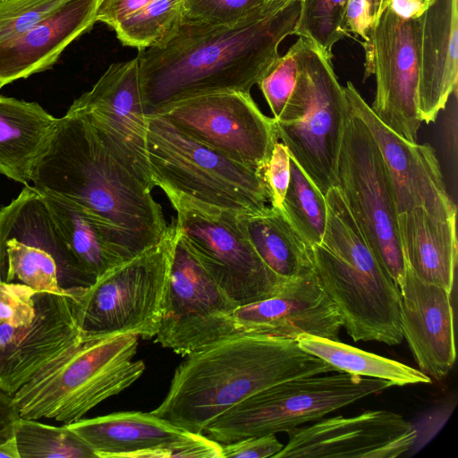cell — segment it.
<instances>
[{
  "label": "cell",
  "instance_id": "34",
  "mask_svg": "<svg viewBox=\"0 0 458 458\" xmlns=\"http://www.w3.org/2000/svg\"><path fill=\"white\" fill-rule=\"evenodd\" d=\"M69 0H0V45L23 34Z\"/></svg>",
  "mask_w": 458,
  "mask_h": 458
},
{
  "label": "cell",
  "instance_id": "4",
  "mask_svg": "<svg viewBox=\"0 0 458 458\" xmlns=\"http://www.w3.org/2000/svg\"><path fill=\"white\" fill-rule=\"evenodd\" d=\"M318 281L354 341L400 344V290L379 264L346 207L327 213L322 241L311 248Z\"/></svg>",
  "mask_w": 458,
  "mask_h": 458
},
{
  "label": "cell",
  "instance_id": "37",
  "mask_svg": "<svg viewBox=\"0 0 458 458\" xmlns=\"http://www.w3.org/2000/svg\"><path fill=\"white\" fill-rule=\"evenodd\" d=\"M140 458H223L222 445L203 433L185 431L177 439L145 452Z\"/></svg>",
  "mask_w": 458,
  "mask_h": 458
},
{
  "label": "cell",
  "instance_id": "20",
  "mask_svg": "<svg viewBox=\"0 0 458 458\" xmlns=\"http://www.w3.org/2000/svg\"><path fill=\"white\" fill-rule=\"evenodd\" d=\"M176 234L166 312L155 342L188 356L207 345L222 316L238 305L204 269L177 229Z\"/></svg>",
  "mask_w": 458,
  "mask_h": 458
},
{
  "label": "cell",
  "instance_id": "6",
  "mask_svg": "<svg viewBox=\"0 0 458 458\" xmlns=\"http://www.w3.org/2000/svg\"><path fill=\"white\" fill-rule=\"evenodd\" d=\"M147 155L155 187L165 196L236 215L257 213L269 202L261 170L202 144L159 115L148 116Z\"/></svg>",
  "mask_w": 458,
  "mask_h": 458
},
{
  "label": "cell",
  "instance_id": "35",
  "mask_svg": "<svg viewBox=\"0 0 458 458\" xmlns=\"http://www.w3.org/2000/svg\"><path fill=\"white\" fill-rule=\"evenodd\" d=\"M267 0H182L183 21L231 24L258 11Z\"/></svg>",
  "mask_w": 458,
  "mask_h": 458
},
{
  "label": "cell",
  "instance_id": "22",
  "mask_svg": "<svg viewBox=\"0 0 458 458\" xmlns=\"http://www.w3.org/2000/svg\"><path fill=\"white\" fill-rule=\"evenodd\" d=\"M99 0H69L23 34L0 45V89L51 68L96 22Z\"/></svg>",
  "mask_w": 458,
  "mask_h": 458
},
{
  "label": "cell",
  "instance_id": "38",
  "mask_svg": "<svg viewBox=\"0 0 458 458\" xmlns=\"http://www.w3.org/2000/svg\"><path fill=\"white\" fill-rule=\"evenodd\" d=\"M262 174L270 206L281 208L290 181V154L283 142L278 140L275 144Z\"/></svg>",
  "mask_w": 458,
  "mask_h": 458
},
{
  "label": "cell",
  "instance_id": "39",
  "mask_svg": "<svg viewBox=\"0 0 458 458\" xmlns=\"http://www.w3.org/2000/svg\"><path fill=\"white\" fill-rule=\"evenodd\" d=\"M221 445L223 458H274L284 447L276 434L249 437Z\"/></svg>",
  "mask_w": 458,
  "mask_h": 458
},
{
  "label": "cell",
  "instance_id": "44",
  "mask_svg": "<svg viewBox=\"0 0 458 458\" xmlns=\"http://www.w3.org/2000/svg\"><path fill=\"white\" fill-rule=\"evenodd\" d=\"M390 0H366L372 26L377 21L383 12L388 7Z\"/></svg>",
  "mask_w": 458,
  "mask_h": 458
},
{
  "label": "cell",
  "instance_id": "18",
  "mask_svg": "<svg viewBox=\"0 0 458 458\" xmlns=\"http://www.w3.org/2000/svg\"><path fill=\"white\" fill-rule=\"evenodd\" d=\"M287 435V444L274 458H394L414 445L418 430L398 413L369 410L321 418Z\"/></svg>",
  "mask_w": 458,
  "mask_h": 458
},
{
  "label": "cell",
  "instance_id": "41",
  "mask_svg": "<svg viewBox=\"0 0 458 458\" xmlns=\"http://www.w3.org/2000/svg\"><path fill=\"white\" fill-rule=\"evenodd\" d=\"M149 0H99L96 21L113 28L120 21L132 13Z\"/></svg>",
  "mask_w": 458,
  "mask_h": 458
},
{
  "label": "cell",
  "instance_id": "40",
  "mask_svg": "<svg viewBox=\"0 0 458 458\" xmlns=\"http://www.w3.org/2000/svg\"><path fill=\"white\" fill-rule=\"evenodd\" d=\"M347 32L359 36L364 48L369 45L372 21L369 14L366 0H349L344 17Z\"/></svg>",
  "mask_w": 458,
  "mask_h": 458
},
{
  "label": "cell",
  "instance_id": "15",
  "mask_svg": "<svg viewBox=\"0 0 458 458\" xmlns=\"http://www.w3.org/2000/svg\"><path fill=\"white\" fill-rule=\"evenodd\" d=\"M418 19H403L387 7L372 26L365 47V77L376 76L373 113L409 142L422 123L418 109L420 79Z\"/></svg>",
  "mask_w": 458,
  "mask_h": 458
},
{
  "label": "cell",
  "instance_id": "26",
  "mask_svg": "<svg viewBox=\"0 0 458 458\" xmlns=\"http://www.w3.org/2000/svg\"><path fill=\"white\" fill-rule=\"evenodd\" d=\"M97 458H140L180 437L185 430L150 412L119 411L65 424Z\"/></svg>",
  "mask_w": 458,
  "mask_h": 458
},
{
  "label": "cell",
  "instance_id": "17",
  "mask_svg": "<svg viewBox=\"0 0 458 458\" xmlns=\"http://www.w3.org/2000/svg\"><path fill=\"white\" fill-rule=\"evenodd\" d=\"M85 114L111 153L150 190L145 114L136 56L111 64L92 88L71 105Z\"/></svg>",
  "mask_w": 458,
  "mask_h": 458
},
{
  "label": "cell",
  "instance_id": "36",
  "mask_svg": "<svg viewBox=\"0 0 458 458\" xmlns=\"http://www.w3.org/2000/svg\"><path fill=\"white\" fill-rule=\"evenodd\" d=\"M298 56L295 46L279 56L258 82L268 106L276 119L286 105L296 84Z\"/></svg>",
  "mask_w": 458,
  "mask_h": 458
},
{
  "label": "cell",
  "instance_id": "25",
  "mask_svg": "<svg viewBox=\"0 0 458 458\" xmlns=\"http://www.w3.org/2000/svg\"><path fill=\"white\" fill-rule=\"evenodd\" d=\"M405 266L421 281L453 291L457 263L456 217L442 218L421 207L398 214Z\"/></svg>",
  "mask_w": 458,
  "mask_h": 458
},
{
  "label": "cell",
  "instance_id": "29",
  "mask_svg": "<svg viewBox=\"0 0 458 458\" xmlns=\"http://www.w3.org/2000/svg\"><path fill=\"white\" fill-rule=\"evenodd\" d=\"M296 341L303 351L320 358L339 371L388 380L399 386L431 383V378L421 370L339 341L306 335L299 336Z\"/></svg>",
  "mask_w": 458,
  "mask_h": 458
},
{
  "label": "cell",
  "instance_id": "28",
  "mask_svg": "<svg viewBox=\"0 0 458 458\" xmlns=\"http://www.w3.org/2000/svg\"><path fill=\"white\" fill-rule=\"evenodd\" d=\"M239 221L263 262L278 276L288 280L311 267V248L289 222L281 208L240 215Z\"/></svg>",
  "mask_w": 458,
  "mask_h": 458
},
{
  "label": "cell",
  "instance_id": "23",
  "mask_svg": "<svg viewBox=\"0 0 458 458\" xmlns=\"http://www.w3.org/2000/svg\"><path fill=\"white\" fill-rule=\"evenodd\" d=\"M419 24L418 109L429 123L457 91L458 0H433Z\"/></svg>",
  "mask_w": 458,
  "mask_h": 458
},
{
  "label": "cell",
  "instance_id": "24",
  "mask_svg": "<svg viewBox=\"0 0 458 458\" xmlns=\"http://www.w3.org/2000/svg\"><path fill=\"white\" fill-rule=\"evenodd\" d=\"M41 196L75 263L94 281L136 256L127 238L98 216L64 199Z\"/></svg>",
  "mask_w": 458,
  "mask_h": 458
},
{
  "label": "cell",
  "instance_id": "30",
  "mask_svg": "<svg viewBox=\"0 0 458 458\" xmlns=\"http://www.w3.org/2000/svg\"><path fill=\"white\" fill-rule=\"evenodd\" d=\"M281 208L309 247L321 242L327 214L326 197L291 156L290 181Z\"/></svg>",
  "mask_w": 458,
  "mask_h": 458
},
{
  "label": "cell",
  "instance_id": "1",
  "mask_svg": "<svg viewBox=\"0 0 458 458\" xmlns=\"http://www.w3.org/2000/svg\"><path fill=\"white\" fill-rule=\"evenodd\" d=\"M301 0L267 1L231 24L182 21L164 44L140 50L141 95L147 116L192 97L224 91L250 93L293 35Z\"/></svg>",
  "mask_w": 458,
  "mask_h": 458
},
{
  "label": "cell",
  "instance_id": "8",
  "mask_svg": "<svg viewBox=\"0 0 458 458\" xmlns=\"http://www.w3.org/2000/svg\"><path fill=\"white\" fill-rule=\"evenodd\" d=\"M172 221L157 244L107 270L77 294L81 335L103 338L156 336L167 307L170 272L176 243Z\"/></svg>",
  "mask_w": 458,
  "mask_h": 458
},
{
  "label": "cell",
  "instance_id": "32",
  "mask_svg": "<svg viewBox=\"0 0 458 458\" xmlns=\"http://www.w3.org/2000/svg\"><path fill=\"white\" fill-rule=\"evenodd\" d=\"M14 437L20 458H97L89 445L64 426L20 418Z\"/></svg>",
  "mask_w": 458,
  "mask_h": 458
},
{
  "label": "cell",
  "instance_id": "2",
  "mask_svg": "<svg viewBox=\"0 0 458 458\" xmlns=\"http://www.w3.org/2000/svg\"><path fill=\"white\" fill-rule=\"evenodd\" d=\"M31 186L76 203L118 229L136 255L169 232L151 191L106 147L80 110L69 107L36 162Z\"/></svg>",
  "mask_w": 458,
  "mask_h": 458
},
{
  "label": "cell",
  "instance_id": "14",
  "mask_svg": "<svg viewBox=\"0 0 458 458\" xmlns=\"http://www.w3.org/2000/svg\"><path fill=\"white\" fill-rule=\"evenodd\" d=\"M154 115L216 151L261 171L278 141L274 118L265 115L247 92L196 96Z\"/></svg>",
  "mask_w": 458,
  "mask_h": 458
},
{
  "label": "cell",
  "instance_id": "13",
  "mask_svg": "<svg viewBox=\"0 0 458 458\" xmlns=\"http://www.w3.org/2000/svg\"><path fill=\"white\" fill-rule=\"evenodd\" d=\"M0 277L53 293L94 283L75 263L43 197L31 185L0 208Z\"/></svg>",
  "mask_w": 458,
  "mask_h": 458
},
{
  "label": "cell",
  "instance_id": "27",
  "mask_svg": "<svg viewBox=\"0 0 458 458\" xmlns=\"http://www.w3.org/2000/svg\"><path fill=\"white\" fill-rule=\"evenodd\" d=\"M56 121L37 102L0 96V174L30 185Z\"/></svg>",
  "mask_w": 458,
  "mask_h": 458
},
{
  "label": "cell",
  "instance_id": "5",
  "mask_svg": "<svg viewBox=\"0 0 458 458\" xmlns=\"http://www.w3.org/2000/svg\"><path fill=\"white\" fill-rule=\"evenodd\" d=\"M139 336L79 337L13 394L20 416L69 424L131 386L144 373Z\"/></svg>",
  "mask_w": 458,
  "mask_h": 458
},
{
  "label": "cell",
  "instance_id": "19",
  "mask_svg": "<svg viewBox=\"0 0 458 458\" xmlns=\"http://www.w3.org/2000/svg\"><path fill=\"white\" fill-rule=\"evenodd\" d=\"M351 110L373 136L391 181L397 214L421 207L442 218L456 217V206L446 191L435 150L428 144L411 143L384 124L355 86L344 87Z\"/></svg>",
  "mask_w": 458,
  "mask_h": 458
},
{
  "label": "cell",
  "instance_id": "10",
  "mask_svg": "<svg viewBox=\"0 0 458 458\" xmlns=\"http://www.w3.org/2000/svg\"><path fill=\"white\" fill-rule=\"evenodd\" d=\"M81 289L38 291L0 277L1 391L13 395L79 337L76 308Z\"/></svg>",
  "mask_w": 458,
  "mask_h": 458
},
{
  "label": "cell",
  "instance_id": "3",
  "mask_svg": "<svg viewBox=\"0 0 458 458\" xmlns=\"http://www.w3.org/2000/svg\"><path fill=\"white\" fill-rule=\"evenodd\" d=\"M334 371L339 370L294 339L231 337L189 354L151 412L185 431L203 433L222 413L266 388Z\"/></svg>",
  "mask_w": 458,
  "mask_h": 458
},
{
  "label": "cell",
  "instance_id": "9",
  "mask_svg": "<svg viewBox=\"0 0 458 458\" xmlns=\"http://www.w3.org/2000/svg\"><path fill=\"white\" fill-rule=\"evenodd\" d=\"M394 386L388 380L334 371L284 381L230 408L203 434L220 444L288 432Z\"/></svg>",
  "mask_w": 458,
  "mask_h": 458
},
{
  "label": "cell",
  "instance_id": "45",
  "mask_svg": "<svg viewBox=\"0 0 458 458\" xmlns=\"http://www.w3.org/2000/svg\"><path fill=\"white\" fill-rule=\"evenodd\" d=\"M0 458H20L14 437L0 443Z\"/></svg>",
  "mask_w": 458,
  "mask_h": 458
},
{
  "label": "cell",
  "instance_id": "12",
  "mask_svg": "<svg viewBox=\"0 0 458 458\" xmlns=\"http://www.w3.org/2000/svg\"><path fill=\"white\" fill-rule=\"evenodd\" d=\"M176 210L173 222L189 250L219 288L238 306L276 294L287 281L260 259L231 212L166 196Z\"/></svg>",
  "mask_w": 458,
  "mask_h": 458
},
{
  "label": "cell",
  "instance_id": "46",
  "mask_svg": "<svg viewBox=\"0 0 458 458\" xmlns=\"http://www.w3.org/2000/svg\"><path fill=\"white\" fill-rule=\"evenodd\" d=\"M267 1H273V2H279V3H283V4H288V3H291L293 1H298V0H267Z\"/></svg>",
  "mask_w": 458,
  "mask_h": 458
},
{
  "label": "cell",
  "instance_id": "16",
  "mask_svg": "<svg viewBox=\"0 0 458 458\" xmlns=\"http://www.w3.org/2000/svg\"><path fill=\"white\" fill-rule=\"evenodd\" d=\"M341 327L339 313L311 266L289 278L274 296L224 314L210 344L241 335L296 340L306 335L339 341Z\"/></svg>",
  "mask_w": 458,
  "mask_h": 458
},
{
  "label": "cell",
  "instance_id": "7",
  "mask_svg": "<svg viewBox=\"0 0 458 458\" xmlns=\"http://www.w3.org/2000/svg\"><path fill=\"white\" fill-rule=\"evenodd\" d=\"M296 84L274 119L278 140L324 194L337 186V163L349 105L331 56L308 38L293 44Z\"/></svg>",
  "mask_w": 458,
  "mask_h": 458
},
{
  "label": "cell",
  "instance_id": "21",
  "mask_svg": "<svg viewBox=\"0 0 458 458\" xmlns=\"http://www.w3.org/2000/svg\"><path fill=\"white\" fill-rule=\"evenodd\" d=\"M399 290L403 338L420 370L441 379L456 358L452 292L420 280L407 267Z\"/></svg>",
  "mask_w": 458,
  "mask_h": 458
},
{
  "label": "cell",
  "instance_id": "42",
  "mask_svg": "<svg viewBox=\"0 0 458 458\" xmlns=\"http://www.w3.org/2000/svg\"><path fill=\"white\" fill-rule=\"evenodd\" d=\"M20 418L13 395L0 390V443L14 437L15 425Z\"/></svg>",
  "mask_w": 458,
  "mask_h": 458
},
{
  "label": "cell",
  "instance_id": "33",
  "mask_svg": "<svg viewBox=\"0 0 458 458\" xmlns=\"http://www.w3.org/2000/svg\"><path fill=\"white\" fill-rule=\"evenodd\" d=\"M349 0H301L294 35L310 39L331 57L335 43L349 35L344 17Z\"/></svg>",
  "mask_w": 458,
  "mask_h": 458
},
{
  "label": "cell",
  "instance_id": "11",
  "mask_svg": "<svg viewBox=\"0 0 458 458\" xmlns=\"http://www.w3.org/2000/svg\"><path fill=\"white\" fill-rule=\"evenodd\" d=\"M337 187L376 259L399 287L406 266L391 181L373 136L350 106L338 157Z\"/></svg>",
  "mask_w": 458,
  "mask_h": 458
},
{
  "label": "cell",
  "instance_id": "43",
  "mask_svg": "<svg viewBox=\"0 0 458 458\" xmlns=\"http://www.w3.org/2000/svg\"><path fill=\"white\" fill-rule=\"evenodd\" d=\"M433 0H390L388 7L403 19H418Z\"/></svg>",
  "mask_w": 458,
  "mask_h": 458
},
{
  "label": "cell",
  "instance_id": "31",
  "mask_svg": "<svg viewBox=\"0 0 458 458\" xmlns=\"http://www.w3.org/2000/svg\"><path fill=\"white\" fill-rule=\"evenodd\" d=\"M182 20V0H149L113 29L125 46L140 50L167 41Z\"/></svg>",
  "mask_w": 458,
  "mask_h": 458
}]
</instances>
